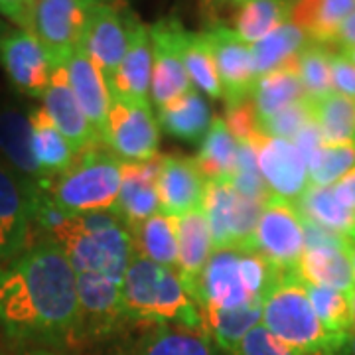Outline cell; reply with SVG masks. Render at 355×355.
<instances>
[{"label": "cell", "instance_id": "6da1fadb", "mask_svg": "<svg viewBox=\"0 0 355 355\" xmlns=\"http://www.w3.org/2000/svg\"><path fill=\"white\" fill-rule=\"evenodd\" d=\"M0 330L14 345L64 352L81 343L76 270L62 245L32 243L0 270Z\"/></svg>", "mask_w": 355, "mask_h": 355}, {"label": "cell", "instance_id": "7a4b0ae2", "mask_svg": "<svg viewBox=\"0 0 355 355\" xmlns=\"http://www.w3.org/2000/svg\"><path fill=\"white\" fill-rule=\"evenodd\" d=\"M263 326L306 355H342L349 334H331L318 320L298 272H284L263 302Z\"/></svg>", "mask_w": 355, "mask_h": 355}, {"label": "cell", "instance_id": "3957f363", "mask_svg": "<svg viewBox=\"0 0 355 355\" xmlns=\"http://www.w3.org/2000/svg\"><path fill=\"white\" fill-rule=\"evenodd\" d=\"M121 182V160L107 150V146L93 144L77 154L65 172L48 180L40 188L48 191L51 200L67 214H114Z\"/></svg>", "mask_w": 355, "mask_h": 355}, {"label": "cell", "instance_id": "277c9868", "mask_svg": "<svg viewBox=\"0 0 355 355\" xmlns=\"http://www.w3.org/2000/svg\"><path fill=\"white\" fill-rule=\"evenodd\" d=\"M60 245L76 275H101L116 284H123L135 251L125 223L109 211L73 216Z\"/></svg>", "mask_w": 355, "mask_h": 355}, {"label": "cell", "instance_id": "5b68a950", "mask_svg": "<svg viewBox=\"0 0 355 355\" xmlns=\"http://www.w3.org/2000/svg\"><path fill=\"white\" fill-rule=\"evenodd\" d=\"M99 0H36L26 30L38 40L53 65H65L79 50L89 16Z\"/></svg>", "mask_w": 355, "mask_h": 355}, {"label": "cell", "instance_id": "8992f818", "mask_svg": "<svg viewBox=\"0 0 355 355\" xmlns=\"http://www.w3.org/2000/svg\"><path fill=\"white\" fill-rule=\"evenodd\" d=\"M304 245V219L296 205L270 196L257 223L253 251L282 272H298Z\"/></svg>", "mask_w": 355, "mask_h": 355}, {"label": "cell", "instance_id": "52a82bcc", "mask_svg": "<svg viewBox=\"0 0 355 355\" xmlns=\"http://www.w3.org/2000/svg\"><path fill=\"white\" fill-rule=\"evenodd\" d=\"M304 253L298 265L302 282L334 291H354L352 251L355 245L308 221H304Z\"/></svg>", "mask_w": 355, "mask_h": 355}, {"label": "cell", "instance_id": "ba28073f", "mask_svg": "<svg viewBox=\"0 0 355 355\" xmlns=\"http://www.w3.org/2000/svg\"><path fill=\"white\" fill-rule=\"evenodd\" d=\"M160 127L146 103L111 99L107 148L121 162H144L158 156Z\"/></svg>", "mask_w": 355, "mask_h": 355}, {"label": "cell", "instance_id": "9c48e42d", "mask_svg": "<svg viewBox=\"0 0 355 355\" xmlns=\"http://www.w3.org/2000/svg\"><path fill=\"white\" fill-rule=\"evenodd\" d=\"M132 18L135 14L107 0H99L89 16L79 50L85 51L107 83L125 58Z\"/></svg>", "mask_w": 355, "mask_h": 355}, {"label": "cell", "instance_id": "30bf717a", "mask_svg": "<svg viewBox=\"0 0 355 355\" xmlns=\"http://www.w3.org/2000/svg\"><path fill=\"white\" fill-rule=\"evenodd\" d=\"M203 36L214 55L225 103L235 105L251 99L254 83L259 79L251 44L243 42L229 26L217 22L207 26L203 30Z\"/></svg>", "mask_w": 355, "mask_h": 355}, {"label": "cell", "instance_id": "8fae6325", "mask_svg": "<svg viewBox=\"0 0 355 355\" xmlns=\"http://www.w3.org/2000/svg\"><path fill=\"white\" fill-rule=\"evenodd\" d=\"M0 65L14 87L38 99L46 93L55 69L42 44L22 28L0 30Z\"/></svg>", "mask_w": 355, "mask_h": 355}, {"label": "cell", "instance_id": "7c38bea8", "mask_svg": "<svg viewBox=\"0 0 355 355\" xmlns=\"http://www.w3.org/2000/svg\"><path fill=\"white\" fill-rule=\"evenodd\" d=\"M30 184L0 162V270L30 247L32 203Z\"/></svg>", "mask_w": 355, "mask_h": 355}, {"label": "cell", "instance_id": "4fadbf2b", "mask_svg": "<svg viewBox=\"0 0 355 355\" xmlns=\"http://www.w3.org/2000/svg\"><path fill=\"white\" fill-rule=\"evenodd\" d=\"M176 18H162L148 26L153 40V79H150V101L160 109L168 103L186 95L191 85L186 65L178 46Z\"/></svg>", "mask_w": 355, "mask_h": 355}, {"label": "cell", "instance_id": "5bb4252c", "mask_svg": "<svg viewBox=\"0 0 355 355\" xmlns=\"http://www.w3.org/2000/svg\"><path fill=\"white\" fill-rule=\"evenodd\" d=\"M265 186L272 198L296 202L310 186L308 166L292 140L261 135L253 144Z\"/></svg>", "mask_w": 355, "mask_h": 355}, {"label": "cell", "instance_id": "9a60e30c", "mask_svg": "<svg viewBox=\"0 0 355 355\" xmlns=\"http://www.w3.org/2000/svg\"><path fill=\"white\" fill-rule=\"evenodd\" d=\"M193 302L198 308L235 310L263 304L247 291L239 270V249H217L203 268Z\"/></svg>", "mask_w": 355, "mask_h": 355}, {"label": "cell", "instance_id": "2e32d148", "mask_svg": "<svg viewBox=\"0 0 355 355\" xmlns=\"http://www.w3.org/2000/svg\"><path fill=\"white\" fill-rule=\"evenodd\" d=\"M164 154H158L144 162H121L123 182L116 202V217L132 233L148 217L160 211L158 176L162 170Z\"/></svg>", "mask_w": 355, "mask_h": 355}, {"label": "cell", "instance_id": "e0dca14e", "mask_svg": "<svg viewBox=\"0 0 355 355\" xmlns=\"http://www.w3.org/2000/svg\"><path fill=\"white\" fill-rule=\"evenodd\" d=\"M150 79H153V40L148 26L142 24L135 14L125 58L111 77V99L137 101L150 105Z\"/></svg>", "mask_w": 355, "mask_h": 355}, {"label": "cell", "instance_id": "ac0fdd59", "mask_svg": "<svg viewBox=\"0 0 355 355\" xmlns=\"http://www.w3.org/2000/svg\"><path fill=\"white\" fill-rule=\"evenodd\" d=\"M64 67L69 87L73 91L95 139L99 144L107 146L109 111H111V93L107 81L103 79L99 69L93 65L83 50H77Z\"/></svg>", "mask_w": 355, "mask_h": 355}, {"label": "cell", "instance_id": "d6986e66", "mask_svg": "<svg viewBox=\"0 0 355 355\" xmlns=\"http://www.w3.org/2000/svg\"><path fill=\"white\" fill-rule=\"evenodd\" d=\"M205 178L190 156L164 154L162 170L158 176V200L160 211L180 217L191 209L202 207Z\"/></svg>", "mask_w": 355, "mask_h": 355}, {"label": "cell", "instance_id": "ffe728a7", "mask_svg": "<svg viewBox=\"0 0 355 355\" xmlns=\"http://www.w3.org/2000/svg\"><path fill=\"white\" fill-rule=\"evenodd\" d=\"M42 103H44L42 109L50 116L53 127L64 135V139L71 144L76 153H81L83 148L93 146V144H99L77 103L73 91L69 87L64 65H55L50 85L42 95Z\"/></svg>", "mask_w": 355, "mask_h": 355}, {"label": "cell", "instance_id": "44dd1931", "mask_svg": "<svg viewBox=\"0 0 355 355\" xmlns=\"http://www.w3.org/2000/svg\"><path fill=\"white\" fill-rule=\"evenodd\" d=\"M214 253V241L203 207L191 209L178 217V265L176 272L186 292L196 298L198 282L209 257Z\"/></svg>", "mask_w": 355, "mask_h": 355}, {"label": "cell", "instance_id": "7402d4cb", "mask_svg": "<svg viewBox=\"0 0 355 355\" xmlns=\"http://www.w3.org/2000/svg\"><path fill=\"white\" fill-rule=\"evenodd\" d=\"M0 156L2 164L8 166L26 184L44 186L48 182L34 156L30 119L12 107L0 111Z\"/></svg>", "mask_w": 355, "mask_h": 355}, {"label": "cell", "instance_id": "603a6c76", "mask_svg": "<svg viewBox=\"0 0 355 355\" xmlns=\"http://www.w3.org/2000/svg\"><path fill=\"white\" fill-rule=\"evenodd\" d=\"M354 12L355 0H291L288 20L310 42L334 46L338 30Z\"/></svg>", "mask_w": 355, "mask_h": 355}, {"label": "cell", "instance_id": "cb8c5ba5", "mask_svg": "<svg viewBox=\"0 0 355 355\" xmlns=\"http://www.w3.org/2000/svg\"><path fill=\"white\" fill-rule=\"evenodd\" d=\"M296 209L304 221L331 231L355 245V209L340 202L331 186H308L296 200Z\"/></svg>", "mask_w": 355, "mask_h": 355}, {"label": "cell", "instance_id": "d4e9b609", "mask_svg": "<svg viewBox=\"0 0 355 355\" xmlns=\"http://www.w3.org/2000/svg\"><path fill=\"white\" fill-rule=\"evenodd\" d=\"M158 127L186 142H202L214 123L211 109L202 93L191 87L186 95L158 109Z\"/></svg>", "mask_w": 355, "mask_h": 355}, {"label": "cell", "instance_id": "484cf974", "mask_svg": "<svg viewBox=\"0 0 355 355\" xmlns=\"http://www.w3.org/2000/svg\"><path fill=\"white\" fill-rule=\"evenodd\" d=\"M162 268L164 266L156 265L153 261L132 251V257H130L127 270H125L123 288H121L123 314L127 320L150 324V314H153Z\"/></svg>", "mask_w": 355, "mask_h": 355}, {"label": "cell", "instance_id": "4316f807", "mask_svg": "<svg viewBox=\"0 0 355 355\" xmlns=\"http://www.w3.org/2000/svg\"><path fill=\"white\" fill-rule=\"evenodd\" d=\"M231 30L247 44H254L288 22L291 0H231Z\"/></svg>", "mask_w": 355, "mask_h": 355}, {"label": "cell", "instance_id": "83f0119b", "mask_svg": "<svg viewBox=\"0 0 355 355\" xmlns=\"http://www.w3.org/2000/svg\"><path fill=\"white\" fill-rule=\"evenodd\" d=\"M239 142L229 132L223 119L214 116L205 139L200 142V153L193 158L205 182H231L237 166Z\"/></svg>", "mask_w": 355, "mask_h": 355}, {"label": "cell", "instance_id": "f1b7e54d", "mask_svg": "<svg viewBox=\"0 0 355 355\" xmlns=\"http://www.w3.org/2000/svg\"><path fill=\"white\" fill-rule=\"evenodd\" d=\"M135 253L156 265L174 268L178 265V217L154 214L130 233Z\"/></svg>", "mask_w": 355, "mask_h": 355}, {"label": "cell", "instance_id": "f546056e", "mask_svg": "<svg viewBox=\"0 0 355 355\" xmlns=\"http://www.w3.org/2000/svg\"><path fill=\"white\" fill-rule=\"evenodd\" d=\"M28 119L32 125V142H34L36 162L46 180H51L65 172L79 153H76L71 144L64 139V135L53 127V123L44 109H34L28 114Z\"/></svg>", "mask_w": 355, "mask_h": 355}, {"label": "cell", "instance_id": "4dcf8cb0", "mask_svg": "<svg viewBox=\"0 0 355 355\" xmlns=\"http://www.w3.org/2000/svg\"><path fill=\"white\" fill-rule=\"evenodd\" d=\"M203 330L209 338H214L219 349L233 355L245 336L261 324L263 304L245 306L235 310H221V308H202Z\"/></svg>", "mask_w": 355, "mask_h": 355}, {"label": "cell", "instance_id": "1f68e13d", "mask_svg": "<svg viewBox=\"0 0 355 355\" xmlns=\"http://www.w3.org/2000/svg\"><path fill=\"white\" fill-rule=\"evenodd\" d=\"M178 46L182 62L190 77L191 85L209 99H223V89L219 83L216 62L211 50L205 42L203 32H191L188 28L178 26Z\"/></svg>", "mask_w": 355, "mask_h": 355}, {"label": "cell", "instance_id": "d6a6232c", "mask_svg": "<svg viewBox=\"0 0 355 355\" xmlns=\"http://www.w3.org/2000/svg\"><path fill=\"white\" fill-rule=\"evenodd\" d=\"M308 42L310 40L306 38L304 32L288 20L270 34H266L265 38L251 44L257 77L296 64L300 51L304 50Z\"/></svg>", "mask_w": 355, "mask_h": 355}, {"label": "cell", "instance_id": "836d02e7", "mask_svg": "<svg viewBox=\"0 0 355 355\" xmlns=\"http://www.w3.org/2000/svg\"><path fill=\"white\" fill-rule=\"evenodd\" d=\"M302 99H306V95L296 71V64L261 76L251 93L259 121H265Z\"/></svg>", "mask_w": 355, "mask_h": 355}, {"label": "cell", "instance_id": "e575fe53", "mask_svg": "<svg viewBox=\"0 0 355 355\" xmlns=\"http://www.w3.org/2000/svg\"><path fill=\"white\" fill-rule=\"evenodd\" d=\"M137 355H217V349L205 330L162 324L142 336Z\"/></svg>", "mask_w": 355, "mask_h": 355}, {"label": "cell", "instance_id": "d590c367", "mask_svg": "<svg viewBox=\"0 0 355 355\" xmlns=\"http://www.w3.org/2000/svg\"><path fill=\"white\" fill-rule=\"evenodd\" d=\"M312 103V116L326 144H355V99L330 93Z\"/></svg>", "mask_w": 355, "mask_h": 355}, {"label": "cell", "instance_id": "8d00e7d4", "mask_svg": "<svg viewBox=\"0 0 355 355\" xmlns=\"http://www.w3.org/2000/svg\"><path fill=\"white\" fill-rule=\"evenodd\" d=\"M308 300L316 312L318 320L331 334H352L354 331V308H352V291H334L324 286L306 284Z\"/></svg>", "mask_w": 355, "mask_h": 355}, {"label": "cell", "instance_id": "74e56055", "mask_svg": "<svg viewBox=\"0 0 355 355\" xmlns=\"http://www.w3.org/2000/svg\"><path fill=\"white\" fill-rule=\"evenodd\" d=\"M331 53L330 46L308 42L296 60V71L304 89L306 99L318 101L334 93L331 89Z\"/></svg>", "mask_w": 355, "mask_h": 355}, {"label": "cell", "instance_id": "f35d334b", "mask_svg": "<svg viewBox=\"0 0 355 355\" xmlns=\"http://www.w3.org/2000/svg\"><path fill=\"white\" fill-rule=\"evenodd\" d=\"M355 166V144H324L308 162L310 186H334Z\"/></svg>", "mask_w": 355, "mask_h": 355}, {"label": "cell", "instance_id": "ab89813d", "mask_svg": "<svg viewBox=\"0 0 355 355\" xmlns=\"http://www.w3.org/2000/svg\"><path fill=\"white\" fill-rule=\"evenodd\" d=\"M229 184L247 198H254L261 202H266L270 198V193L265 186V180H263L261 170H259L257 150H254L253 144H239L235 174H233Z\"/></svg>", "mask_w": 355, "mask_h": 355}, {"label": "cell", "instance_id": "60d3db41", "mask_svg": "<svg viewBox=\"0 0 355 355\" xmlns=\"http://www.w3.org/2000/svg\"><path fill=\"white\" fill-rule=\"evenodd\" d=\"M312 121H314V116H312V103H310V99H302V101L294 103L291 107L282 109L280 113L261 121V130L266 137L292 140Z\"/></svg>", "mask_w": 355, "mask_h": 355}, {"label": "cell", "instance_id": "b9f144b4", "mask_svg": "<svg viewBox=\"0 0 355 355\" xmlns=\"http://www.w3.org/2000/svg\"><path fill=\"white\" fill-rule=\"evenodd\" d=\"M223 121L227 125L229 132L235 137L239 144H254L263 135L261 121L257 116L251 99L235 103V105H227V113H225Z\"/></svg>", "mask_w": 355, "mask_h": 355}, {"label": "cell", "instance_id": "7bdbcfd3", "mask_svg": "<svg viewBox=\"0 0 355 355\" xmlns=\"http://www.w3.org/2000/svg\"><path fill=\"white\" fill-rule=\"evenodd\" d=\"M233 355H306L304 352L292 347L279 338H275L263 324L254 326L253 330L245 336Z\"/></svg>", "mask_w": 355, "mask_h": 355}, {"label": "cell", "instance_id": "ee69618b", "mask_svg": "<svg viewBox=\"0 0 355 355\" xmlns=\"http://www.w3.org/2000/svg\"><path fill=\"white\" fill-rule=\"evenodd\" d=\"M331 89L345 97L355 99V65L345 60L340 51L331 53Z\"/></svg>", "mask_w": 355, "mask_h": 355}, {"label": "cell", "instance_id": "f6af8a7d", "mask_svg": "<svg viewBox=\"0 0 355 355\" xmlns=\"http://www.w3.org/2000/svg\"><path fill=\"white\" fill-rule=\"evenodd\" d=\"M36 0H0V14L10 18L18 28L26 30L28 16Z\"/></svg>", "mask_w": 355, "mask_h": 355}, {"label": "cell", "instance_id": "bcb514c9", "mask_svg": "<svg viewBox=\"0 0 355 355\" xmlns=\"http://www.w3.org/2000/svg\"><path fill=\"white\" fill-rule=\"evenodd\" d=\"M331 190L336 193V198L343 202L345 205H349V207H354L355 209V166L345 174L342 176L334 186H331Z\"/></svg>", "mask_w": 355, "mask_h": 355}, {"label": "cell", "instance_id": "7dc6e473", "mask_svg": "<svg viewBox=\"0 0 355 355\" xmlns=\"http://www.w3.org/2000/svg\"><path fill=\"white\" fill-rule=\"evenodd\" d=\"M336 48H347L355 46V12L347 16V20L343 22L342 28L338 30V36L334 40Z\"/></svg>", "mask_w": 355, "mask_h": 355}, {"label": "cell", "instance_id": "c3c4849f", "mask_svg": "<svg viewBox=\"0 0 355 355\" xmlns=\"http://www.w3.org/2000/svg\"><path fill=\"white\" fill-rule=\"evenodd\" d=\"M0 355H67L62 349H48V347H28V345H14Z\"/></svg>", "mask_w": 355, "mask_h": 355}, {"label": "cell", "instance_id": "681fc988", "mask_svg": "<svg viewBox=\"0 0 355 355\" xmlns=\"http://www.w3.org/2000/svg\"><path fill=\"white\" fill-rule=\"evenodd\" d=\"M200 2H202L203 12L207 14V16L214 20L217 14L221 12V8H225L231 0H200Z\"/></svg>", "mask_w": 355, "mask_h": 355}, {"label": "cell", "instance_id": "f907efd6", "mask_svg": "<svg viewBox=\"0 0 355 355\" xmlns=\"http://www.w3.org/2000/svg\"><path fill=\"white\" fill-rule=\"evenodd\" d=\"M342 355H355V331L349 334L347 342H345V347H343Z\"/></svg>", "mask_w": 355, "mask_h": 355}, {"label": "cell", "instance_id": "816d5d0a", "mask_svg": "<svg viewBox=\"0 0 355 355\" xmlns=\"http://www.w3.org/2000/svg\"><path fill=\"white\" fill-rule=\"evenodd\" d=\"M340 53H342L345 60H349L352 64L355 65V46H347V48H340Z\"/></svg>", "mask_w": 355, "mask_h": 355}, {"label": "cell", "instance_id": "f5cc1de1", "mask_svg": "<svg viewBox=\"0 0 355 355\" xmlns=\"http://www.w3.org/2000/svg\"><path fill=\"white\" fill-rule=\"evenodd\" d=\"M352 279H354V288H355V247L352 251Z\"/></svg>", "mask_w": 355, "mask_h": 355}, {"label": "cell", "instance_id": "db71d44e", "mask_svg": "<svg viewBox=\"0 0 355 355\" xmlns=\"http://www.w3.org/2000/svg\"><path fill=\"white\" fill-rule=\"evenodd\" d=\"M352 308H354V331H355V288L352 291Z\"/></svg>", "mask_w": 355, "mask_h": 355}]
</instances>
